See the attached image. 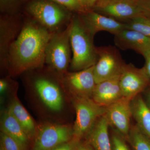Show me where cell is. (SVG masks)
<instances>
[{
    "instance_id": "2e32d148",
    "label": "cell",
    "mask_w": 150,
    "mask_h": 150,
    "mask_svg": "<svg viewBox=\"0 0 150 150\" xmlns=\"http://www.w3.org/2000/svg\"><path fill=\"white\" fill-rule=\"evenodd\" d=\"M120 75L96 84L91 99L106 108L123 98L120 85Z\"/></svg>"
},
{
    "instance_id": "e0dca14e",
    "label": "cell",
    "mask_w": 150,
    "mask_h": 150,
    "mask_svg": "<svg viewBox=\"0 0 150 150\" xmlns=\"http://www.w3.org/2000/svg\"><path fill=\"white\" fill-rule=\"evenodd\" d=\"M0 129L1 132L13 139L22 150H28L31 140L8 107L1 112Z\"/></svg>"
},
{
    "instance_id": "ac0fdd59",
    "label": "cell",
    "mask_w": 150,
    "mask_h": 150,
    "mask_svg": "<svg viewBox=\"0 0 150 150\" xmlns=\"http://www.w3.org/2000/svg\"><path fill=\"white\" fill-rule=\"evenodd\" d=\"M18 89L12 93L8 108L31 141H34L38 130V124L22 104L17 96Z\"/></svg>"
},
{
    "instance_id": "d6a6232c",
    "label": "cell",
    "mask_w": 150,
    "mask_h": 150,
    "mask_svg": "<svg viewBox=\"0 0 150 150\" xmlns=\"http://www.w3.org/2000/svg\"><path fill=\"white\" fill-rule=\"evenodd\" d=\"M11 1H12V0H1L2 3L3 4H6L7 3H9Z\"/></svg>"
},
{
    "instance_id": "ba28073f",
    "label": "cell",
    "mask_w": 150,
    "mask_h": 150,
    "mask_svg": "<svg viewBox=\"0 0 150 150\" xmlns=\"http://www.w3.org/2000/svg\"><path fill=\"white\" fill-rule=\"evenodd\" d=\"M97 61L93 69L96 84L121 75L125 63L116 47H97Z\"/></svg>"
},
{
    "instance_id": "f1b7e54d",
    "label": "cell",
    "mask_w": 150,
    "mask_h": 150,
    "mask_svg": "<svg viewBox=\"0 0 150 150\" xmlns=\"http://www.w3.org/2000/svg\"><path fill=\"white\" fill-rule=\"evenodd\" d=\"M144 58L145 59V64L143 69L150 81V52Z\"/></svg>"
},
{
    "instance_id": "7a4b0ae2",
    "label": "cell",
    "mask_w": 150,
    "mask_h": 150,
    "mask_svg": "<svg viewBox=\"0 0 150 150\" xmlns=\"http://www.w3.org/2000/svg\"><path fill=\"white\" fill-rule=\"evenodd\" d=\"M54 33L35 20L25 16L23 27L9 51L8 75L16 77L44 66L46 46Z\"/></svg>"
},
{
    "instance_id": "4dcf8cb0",
    "label": "cell",
    "mask_w": 150,
    "mask_h": 150,
    "mask_svg": "<svg viewBox=\"0 0 150 150\" xmlns=\"http://www.w3.org/2000/svg\"><path fill=\"white\" fill-rule=\"evenodd\" d=\"M146 103L149 107L150 108V86L146 90Z\"/></svg>"
},
{
    "instance_id": "ffe728a7",
    "label": "cell",
    "mask_w": 150,
    "mask_h": 150,
    "mask_svg": "<svg viewBox=\"0 0 150 150\" xmlns=\"http://www.w3.org/2000/svg\"><path fill=\"white\" fill-rule=\"evenodd\" d=\"M131 108L136 125L150 139V108L141 95L131 100Z\"/></svg>"
},
{
    "instance_id": "9c48e42d",
    "label": "cell",
    "mask_w": 150,
    "mask_h": 150,
    "mask_svg": "<svg viewBox=\"0 0 150 150\" xmlns=\"http://www.w3.org/2000/svg\"><path fill=\"white\" fill-rule=\"evenodd\" d=\"M25 16L5 14L0 18V68L2 77L8 75L7 59L10 48L23 27Z\"/></svg>"
},
{
    "instance_id": "1f68e13d",
    "label": "cell",
    "mask_w": 150,
    "mask_h": 150,
    "mask_svg": "<svg viewBox=\"0 0 150 150\" xmlns=\"http://www.w3.org/2000/svg\"><path fill=\"white\" fill-rule=\"evenodd\" d=\"M110 1V0H99V1H98V3L97 4L96 6L99 5L100 4H103V3L107 2L108 1Z\"/></svg>"
},
{
    "instance_id": "6da1fadb",
    "label": "cell",
    "mask_w": 150,
    "mask_h": 150,
    "mask_svg": "<svg viewBox=\"0 0 150 150\" xmlns=\"http://www.w3.org/2000/svg\"><path fill=\"white\" fill-rule=\"evenodd\" d=\"M21 76L29 102L43 121L69 123L72 102L62 77L45 65Z\"/></svg>"
},
{
    "instance_id": "d6986e66",
    "label": "cell",
    "mask_w": 150,
    "mask_h": 150,
    "mask_svg": "<svg viewBox=\"0 0 150 150\" xmlns=\"http://www.w3.org/2000/svg\"><path fill=\"white\" fill-rule=\"evenodd\" d=\"M109 125L105 114L100 117L84 138L94 150H111Z\"/></svg>"
},
{
    "instance_id": "8992f818",
    "label": "cell",
    "mask_w": 150,
    "mask_h": 150,
    "mask_svg": "<svg viewBox=\"0 0 150 150\" xmlns=\"http://www.w3.org/2000/svg\"><path fill=\"white\" fill-rule=\"evenodd\" d=\"M71 98L76 112V119L73 125V139L81 141L85 138L97 120L106 113V108L98 104L91 98Z\"/></svg>"
},
{
    "instance_id": "484cf974",
    "label": "cell",
    "mask_w": 150,
    "mask_h": 150,
    "mask_svg": "<svg viewBox=\"0 0 150 150\" xmlns=\"http://www.w3.org/2000/svg\"><path fill=\"white\" fill-rule=\"evenodd\" d=\"M78 141L73 139L69 142L62 144L52 150H76Z\"/></svg>"
},
{
    "instance_id": "603a6c76",
    "label": "cell",
    "mask_w": 150,
    "mask_h": 150,
    "mask_svg": "<svg viewBox=\"0 0 150 150\" xmlns=\"http://www.w3.org/2000/svg\"><path fill=\"white\" fill-rule=\"evenodd\" d=\"M70 11H74L78 14L87 11L80 0H52Z\"/></svg>"
},
{
    "instance_id": "277c9868",
    "label": "cell",
    "mask_w": 150,
    "mask_h": 150,
    "mask_svg": "<svg viewBox=\"0 0 150 150\" xmlns=\"http://www.w3.org/2000/svg\"><path fill=\"white\" fill-rule=\"evenodd\" d=\"M26 16L35 20L52 33L64 29L73 15L52 0H31L25 8Z\"/></svg>"
},
{
    "instance_id": "9a60e30c",
    "label": "cell",
    "mask_w": 150,
    "mask_h": 150,
    "mask_svg": "<svg viewBox=\"0 0 150 150\" xmlns=\"http://www.w3.org/2000/svg\"><path fill=\"white\" fill-rule=\"evenodd\" d=\"M115 46L123 50H132L145 57L150 52V38L126 28L114 35Z\"/></svg>"
},
{
    "instance_id": "f546056e",
    "label": "cell",
    "mask_w": 150,
    "mask_h": 150,
    "mask_svg": "<svg viewBox=\"0 0 150 150\" xmlns=\"http://www.w3.org/2000/svg\"><path fill=\"white\" fill-rule=\"evenodd\" d=\"M76 150H94L86 142L78 141L76 144Z\"/></svg>"
},
{
    "instance_id": "7402d4cb",
    "label": "cell",
    "mask_w": 150,
    "mask_h": 150,
    "mask_svg": "<svg viewBox=\"0 0 150 150\" xmlns=\"http://www.w3.org/2000/svg\"><path fill=\"white\" fill-rule=\"evenodd\" d=\"M127 28L139 32L150 38V17L146 15L138 17L125 22Z\"/></svg>"
},
{
    "instance_id": "4fadbf2b",
    "label": "cell",
    "mask_w": 150,
    "mask_h": 150,
    "mask_svg": "<svg viewBox=\"0 0 150 150\" xmlns=\"http://www.w3.org/2000/svg\"><path fill=\"white\" fill-rule=\"evenodd\" d=\"M88 31L94 37L98 32L107 31L115 35L127 28L126 23L93 10L79 14Z\"/></svg>"
},
{
    "instance_id": "5b68a950",
    "label": "cell",
    "mask_w": 150,
    "mask_h": 150,
    "mask_svg": "<svg viewBox=\"0 0 150 150\" xmlns=\"http://www.w3.org/2000/svg\"><path fill=\"white\" fill-rule=\"evenodd\" d=\"M71 30L70 22L64 29L54 33L47 43L45 52V65L62 78L69 71L71 61Z\"/></svg>"
},
{
    "instance_id": "83f0119b",
    "label": "cell",
    "mask_w": 150,
    "mask_h": 150,
    "mask_svg": "<svg viewBox=\"0 0 150 150\" xmlns=\"http://www.w3.org/2000/svg\"><path fill=\"white\" fill-rule=\"evenodd\" d=\"M82 5L87 11L93 10L99 0H80Z\"/></svg>"
},
{
    "instance_id": "7c38bea8",
    "label": "cell",
    "mask_w": 150,
    "mask_h": 150,
    "mask_svg": "<svg viewBox=\"0 0 150 150\" xmlns=\"http://www.w3.org/2000/svg\"><path fill=\"white\" fill-rule=\"evenodd\" d=\"M93 11L123 23L146 15L136 0H110L96 6Z\"/></svg>"
},
{
    "instance_id": "d4e9b609",
    "label": "cell",
    "mask_w": 150,
    "mask_h": 150,
    "mask_svg": "<svg viewBox=\"0 0 150 150\" xmlns=\"http://www.w3.org/2000/svg\"><path fill=\"white\" fill-rule=\"evenodd\" d=\"M0 150H22L13 139L3 132L0 134Z\"/></svg>"
},
{
    "instance_id": "3957f363",
    "label": "cell",
    "mask_w": 150,
    "mask_h": 150,
    "mask_svg": "<svg viewBox=\"0 0 150 150\" xmlns=\"http://www.w3.org/2000/svg\"><path fill=\"white\" fill-rule=\"evenodd\" d=\"M70 43L72 59L69 71H78L93 67L98 59L94 37L84 24L79 14L73 15L71 22Z\"/></svg>"
},
{
    "instance_id": "8fae6325",
    "label": "cell",
    "mask_w": 150,
    "mask_h": 150,
    "mask_svg": "<svg viewBox=\"0 0 150 150\" xmlns=\"http://www.w3.org/2000/svg\"><path fill=\"white\" fill-rule=\"evenodd\" d=\"M120 85L123 98L131 100L150 86V81L143 68L125 63L120 75Z\"/></svg>"
},
{
    "instance_id": "44dd1931",
    "label": "cell",
    "mask_w": 150,
    "mask_h": 150,
    "mask_svg": "<svg viewBox=\"0 0 150 150\" xmlns=\"http://www.w3.org/2000/svg\"><path fill=\"white\" fill-rule=\"evenodd\" d=\"M126 140L133 150H150V139L137 125L131 126Z\"/></svg>"
},
{
    "instance_id": "30bf717a",
    "label": "cell",
    "mask_w": 150,
    "mask_h": 150,
    "mask_svg": "<svg viewBox=\"0 0 150 150\" xmlns=\"http://www.w3.org/2000/svg\"><path fill=\"white\" fill-rule=\"evenodd\" d=\"M94 66L78 71L67 72L63 76V83L71 98H91L96 83L93 75Z\"/></svg>"
},
{
    "instance_id": "5bb4252c",
    "label": "cell",
    "mask_w": 150,
    "mask_h": 150,
    "mask_svg": "<svg viewBox=\"0 0 150 150\" xmlns=\"http://www.w3.org/2000/svg\"><path fill=\"white\" fill-rule=\"evenodd\" d=\"M131 100L122 98L106 107L105 113L109 125L127 139L131 128Z\"/></svg>"
},
{
    "instance_id": "cb8c5ba5",
    "label": "cell",
    "mask_w": 150,
    "mask_h": 150,
    "mask_svg": "<svg viewBox=\"0 0 150 150\" xmlns=\"http://www.w3.org/2000/svg\"><path fill=\"white\" fill-rule=\"evenodd\" d=\"M111 150H131L126 142V139L121 134L115 131L111 134Z\"/></svg>"
},
{
    "instance_id": "4316f807",
    "label": "cell",
    "mask_w": 150,
    "mask_h": 150,
    "mask_svg": "<svg viewBox=\"0 0 150 150\" xmlns=\"http://www.w3.org/2000/svg\"><path fill=\"white\" fill-rule=\"evenodd\" d=\"M144 13L150 17V0H136Z\"/></svg>"
},
{
    "instance_id": "52a82bcc",
    "label": "cell",
    "mask_w": 150,
    "mask_h": 150,
    "mask_svg": "<svg viewBox=\"0 0 150 150\" xmlns=\"http://www.w3.org/2000/svg\"><path fill=\"white\" fill-rule=\"evenodd\" d=\"M38 126L31 150H52L74 138L73 125L69 123L42 121Z\"/></svg>"
}]
</instances>
